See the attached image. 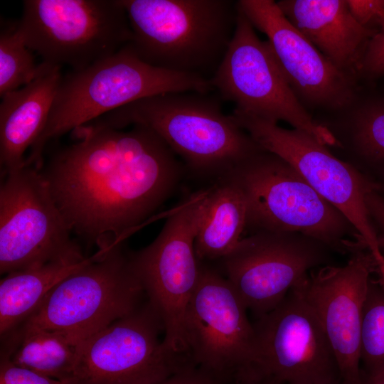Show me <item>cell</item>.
<instances>
[{"label": "cell", "mask_w": 384, "mask_h": 384, "mask_svg": "<svg viewBox=\"0 0 384 384\" xmlns=\"http://www.w3.org/2000/svg\"><path fill=\"white\" fill-rule=\"evenodd\" d=\"M40 170L71 232L99 249L123 242L175 192L188 172L152 130L97 120L71 132Z\"/></svg>", "instance_id": "cell-1"}, {"label": "cell", "mask_w": 384, "mask_h": 384, "mask_svg": "<svg viewBox=\"0 0 384 384\" xmlns=\"http://www.w3.org/2000/svg\"><path fill=\"white\" fill-rule=\"evenodd\" d=\"M209 93L168 92L131 102L96 119L123 129L152 130L181 159L187 171L217 180L265 150Z\"/></svg>", "instance_id": "cell-2"}, {"label": "cell", "mask_w": 384, "mask_h": 384, "mask_svg": "<svg viewBox=\"0 0 384 384\" xmlns=\"http://www.w3.org/2000/svg\"><path fill=\"white\" fill-rule=\"evenodd\" d=\"M213 90L210 80L201 75L146 63L129 43L114 54L62 77L46 125L30 149L26 166L41 169L48 142L131 102L168 92L209 93Z\"/></svg>", "instance_id": "cell-3"}, {"label": "cell", "mask_w": 384, "mask_h": 384, "mask_svg": "<svg viewBox=\"0 0 384 384\" xmlns=\"http://www.w3.org/2000/svg\"><path fill=\"white\" fill-rule=\"evenodd\" d=\"M129 22V44L146 63L209 79L235 28L237 1L120 0Z\"/></svg>", "instance_id": "cell-4"}, {"label": "cell", "mask_w": 384, "mask_h": 384, "mask_svg": "<svg viewBox=\"0 0 384 384\" xmlns=\"http://www.w3.org/2000/svg\"><path fill=\"white\" fill-rule=\"evenodd\" d=\"M226 175L244 196L250 233H301L342 254H350L359 242L348 219L279 156L263 150Z\"/></svg>", "instance_id": "cell-5"}, {"label": "cell", "mask_w": 384, "mask_h": 384, "mask_svg": "<svg viewBox=\"0 0 384 384\" xmlns=\"http://www.w3.org/2000/svg\"><path fill=\"white\" fill-rule=\"evenodd\" d=\"M122 243L98 249L23 324L60 333L78 345L140 306L145 293Z\"/></svg>", "instance_id": "cell-6"}, {"label": "cell", "mask_w": 384, "mask_h": 384, "mask_svg": "<svg viewBox=\"0 0 384 384\" xmlns=\"http://www.w3.org/2000/svg\"><path fill=\"white\" fill-rule=\"evenodd\" d=\"M17 22L42 62L73 70L114 54L132 38L120 0H26Z\"/></svg>", "instance_id": "cell-7"}, {"label": "cell", "mask_w": 384, "mask_h": 384, "mask_svg": "<svg viewBox=\"0 0 384 384\" xmlns=\"http://www.w3.org/2000/svg\"><path fill=\"white\" fill-rule=\"evenodd\" d=\"M208 192L209 187L190 194L151 244L129 252L148 302L162 321L164 342L178 353L188 354L185 316L200 276L195 240Z\"/></svg>", "instance_id": "cell-8"}, {"label": "cell", "mask_w": 384, "mask_h": 384, "mask_svg": "<svg viewBox=\"0 0 384 384\" xmlns=\"http://www.w3.org/2000/svg\"><path fill=\"white\" fill-rule=\"evenodd\" d=\"M210 82L222 99L235 104L236 110L275 123L284 121L324 145L338 146L332 132L307 112L269 43L258 37L238 8L233 37Z\"/></svg>", "instance_id": "cell-9"}, {"label": "cell", "mask_w": 384, "mask_h": 384, "mask_svg": "<svg viewBox=\"0 0 384 384\" xmlns=\"http://www.w3.org/2000/svg\"><path fill=\"white\" fill-rule=\"evenodd\" d=\"M247 311L223 274L201 262L185 316L188 353L196 366L220 384L257 375V338Z\"/></svg>", "instance_id": "cell-10"}, {"label": "cell", "mask_w": 384, "mask_h": 384, "mask_svg": "<svg viewBox=\"0 0 384 384\" xmlns=\"http://www.w3.org/2000/svg\"><path fill=\"white\" fill-rule=\"evenodd\" d=\"M232 115L258 145L291 164L322 198L348 219L373 255L378 271L384 273V256L379 249L366 203L367 193L377 188V184L302 130L285 129L277 123L236 110Z\"/></svg>", "instance_id": "cell-11"}, {"label": "cell", "mask_w": 384, "mask_h": 384, "mask_svg": "<svg viewBox=\"0 0 384 384\" xmlns=\"http://www.w3.org/2000/svg\"><path fill=\"white\" fill-rule=\"evenodd\" d=\"M162 321L147 301L78 345L70 384H157L191 365L160 338Z\"/></svg>", "instance_id": "cell-12"}, {"label": "cell", "mask_w": 384, "mask_h": 384, "mask_svg": "<svg viewBox=\"0 0 384 384\" xmlns=\"http://www.w3.org/2000/svg\"><path fill=\"white\" fill-rule=\"evenodd\" d=\"M0 186V273L85 257L41 171L26 166Z\"/></svg>", "instance_id": "cell-13"}, {"label": "cell", "mask_w": 384, "mask_h": 384, "mask_svg": "<svg viewBox=\"0 0 384 384\" xmlns=\"http://www.w3.org/2000/svg\"><path fill=\"white\" fill-rule=\"evenodd\" d=\"M331 251L301 233L258 231L242 238L220 260L223 275L257 319L279 304L311 270L329 265Z\"/></svg>", "instance_id": "cell-14"}, {"label": "cell", "mask_w": 384, "mask_h": 384, "mask_svg": "<svg viewBox=\"0 0 384 384\" xmlns=\"http://www.w3.org/2000/svg\"><path fill=\"white\" fill-rule=\"evenodd\" d=\"M377 265L371 253L357 247L342 266L311 270L294 288L319 320L336 358L343 384H362V312L370 274Z\"/></svg>", "instance_id": "cell-15"}, {"label": "cell", "mask_w": 384, "mask_h": 384, "mask_svg": "<svg viewBox=\"0 0 384 384\" xmlns=\"http://www.w3.org/2000/svg\"><path fill=\"white\" fill-rule=\"evenodd\" d=\"M257 375L284 384H323L340 378L336 356L316 316L292 288L257 319Z\"/></svg>", "instance_id": "cell-16"}, {"label": "cell", "mask_w": 384, "mask_h": 384, "mask_svg": "<svg viewBox=\"0 0 384 384\" xmlns=\"http://www.w3.org/2000/svg\"><path fill=\"white\" fill-rule=\"evenodd\" d=\"M238 8L267 37L291 87L307 105L343 111L355 102V75L338 68L286 18L273 0H240ZM304 105V104H303Z\"/></svg>", "instance_id": "cell-17"}, {"label": "cell", "mask_w": 384, "mask_h": 384, "mask_svg": "<svg viewBox=\"0 0 384 384\" xmlns=\"http://www.w3.org/2000/svg\"><path fill=\"white\" fill-rule=\"evenodd\" d=\"M277 4L289 21L338 68L354 75L358 73L375 33L355 19L346 0H282Z\"/></svg>", "instance_id": "cell-18"}, {"label": "cell", "mask_w": 384, "mask_h": 384, "mask_svg": "<svg viewBox=\"0 0 384 384\" xmlns=\"http://www.w3.org/2000/svg\"><path fill=\"white\" fill-rule=\"evenodd\" d=\"M62 77L60 66L45 63L33 81L1 97L0 165L3 175L26 166L24 154L46 125Z\"/></svg>", "instance_id": "cell-19"}, {"label": "cell", "mask_w": 384, "mask_h": 384, "mask_svg": "<svg viewBox=\"0 0 384 384\" xmlns=\"http://www.w3.org/2000/svg\"><path fill=\"white\" fill-rule=\"evenodd\" d=\"M247 206L234 181L225 175L209 187L195 240L199 261L221 260L237 245L246 230Z\"/></svg>", "instance_id": "cell-20"}, {"label": "cell", "mask_w": 384, "mask_h": 384, "mask_svg": "<svg viewBox=\"0 0 384 384\" xmlns=\"http://www.w3.org/2000/svg\"><path fill=\"white\" fill-rule=\"evenodd\" d=\"M91 257L80 261H53L6 274L0 282L1 337L24 323L55 285L87 264Z\"/></svg>", "instance_id": "cell-21"}, {"label": "cell", "mask_w": 384, "mask_h": 384, "mask_svg": "<svg viewBox=\"0 0 384 384\" xmlns=\"http://www.w3.org/2000/svg\"><path fill=\"white\" fill-rule=\"evenodd\" d=\"M4 337L1 353L15 365L61 381L72 378L78 345L62 334L23 324Z\"/></svg>", "instance_id": "cell-22"}, {"label": "cell", "mask_w": 384, "mask_h": 384, "mask_svg": "<svg viewBox=\"0 0 384 384\" xmlns=\"http://www.w3.org/2000/svg\"><path fill=\"white\" fill-rule=\"evenodd\" d=\"M343 133V142L358 158L380 170L384 168V98L363 103L351 112Z\"/></svg>", "instance_id": "cell-23"}, {"label": "cell", "mask_w": 384, "mask_h": 384, "mask_svg": "<svg viewBox=\"0 0 384 384\" xmlns=\"http://www.w3.org/2000/svg\"><path fill=\"white\" fill-rule=\"evenodd\" d=\"M33 53L18 29V22L1 30V97L29 84L41 73L45 63L36 64Z\"/></svg>", "instance_id": "cell-24"}, {"label": "cell", "mask_w": 384, "mask_h": 384, "mask_svg": "<svg viewBox=\"0 0 384 384\" xmlns=\"http://www.w3.org/2000/svg\"><path fill=\"white\" fill-rule=\"evenodd\" d=\"M363 374L384 367V279L370 278L363 304L361 331Z\"/></svg>", "instance_id": "cell-25"}, {"label": "cell", "mask_w": 384, "mask_h": 384, "mask_svg": "<svg viewBox=\"0 0 384 384\" xmlns=\"http://www.w3.org/2000/svg\"><path fill=\"white\" fill-rule=\"evenodd\" d=\"M355 19L375 33L384 31V0H346Z\"/></svg>", "instance_id": "cell-26"}, {"label": "cell", "mask_w": 384, "mask_h": 384, "mask_svg": "<svg viewBox=\"0 0 384 384\" xmlns=\"http://www.w3.org/2000/svg\"><path fill=\"white\" fill-rule=\"evenodd\" d=\"M0 384H70L15 365L1 353Z\"/></svg>", "instance_id": "cell-27"}, {"label": "cell", "mask_w": 384, "mask_h": 384, "mask_svg": "<svg viewBox=\"0 0 384 384\" xmlns=\"http://www.w3.org/2000/svg\"><path fill=\"white\" fill-rule=\"evenodd\" d=\"M358 73L368 78L384 75V31L375 33L370 40Z\"/></svg>", "instance_id": "cell-28"}, {"label": "cell", "mask_w": 384, "mask_h": 384, "mask_svg": "<svg viewBox=\"0 0 384 384\" xmlns=\"http://www.w3.org/2000/svg\"><path fill=\"white\" fill-rule=\"evenodd\" d=\"M366 203L377 234L379 249L384 256V197L375 188L367 193Z\"/></svg>", "instance_id": "cell-29"}, {"label": "cell", "mask_w": 384, "mask_h": 384, "mask_svg": "<svg viewBox=\"0 0 384 384\" xmlns=\"http://www.w3.org/2000/svg\"><path fill=\"white\" fill-rule=\"evenodd\" d=\"M157 384H220L212 375L191 365Z\"/></svg>", "instance_id": "cell-30"}, {"label": "cell", "mask_w": 384, "mask_h": 384, "mask_svg": "<svg viewBox=\"0 0 384 384\" xmlns=\"http://www.w3.org/2000/svg\"><path fill=\"white\" fill-rule=\"evenodd\" d=\"M227 384H284L275 378L270 376L251 375L234 380Z\"/></svg>", "instance_id": "cell-31"}, {"label": "cell", "mask_w": 384, "mask_h": 384, "mask_svg": "<svg viewBox=\"0 0 384 384\" xmlns=\"http://www.w3.org/2000/svg\"><path fill=\"white\" fill-rule=\"evenodd\" d=\"M362 384H384V367L363 374Z\"/></svg>", "instance_id": "cell-32"}, {"label": "cell", "mask_w": 384, "mask_h": 384, "mask_svg": "<svg viewBox=\"0 0 384 384\" xmlns=\"http://www.w3.org/2000/svg\"><path fill=\"white\" fill-rule=\"evenodd\" d=\"M381 173L383 174V183L381 184H378L377 183V190H382L384 191V168L382 169L381 170Z\"/></svg>", "instance_id": "cell-33"}, {"label": "cell", "mask_w": 384, "mask_h": 384, "mask_svg": "<svg viewBox=\"0 0 384 384\" xmlns=\"http://www.w3.org/2000/svg\"><path fill=\"white\" fill-rule=\"evenodd\" d=\"M323 384H343V382L341 381V379H338V380L331 381V382H329V383H323Z\"/></svg>", "instance_id": "cell-34"}]
</instances>
